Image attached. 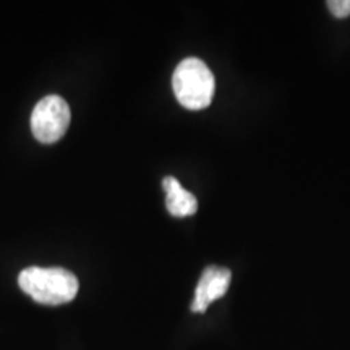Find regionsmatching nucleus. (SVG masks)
<instances>
[{"label": "nucleus", "mask_w": 350, "mask_h": 350, "mask_svg": "<svg viewBox=\"0 0 350 350\" xmlns=\"http://www.w3.org/2000/svg\"><path fill=\"white\" fill-rule=\"evenodd\" d=\"M175 98L190 111L206 109L214 98L216 81L208 65L196 57H188L175 68L172 77Z\"/></svg>", "instance_id": "obj_2"}, {"label": "nucleus", "mask_w": 350, "mask_h": 350, "mask_svg": "<svg viewBox=\"0 0 350 350\" xmlns=\"http://www.w3.org/2000/svg\"><path fill=\"white\" fill-rule=\"evenodd\" d=\"M163 188L165 191V208L174 217H187L196 213L198 201L195 195L187 191L178 180L172 175H167L163 180Z\"/></svg>", "instance_id": "obj_5"}, {"label": "nucleus", "mask_w": 350, "mask_h": 350, "mask_svg": "<svg viewBox=\"0 0 350 350\" xmlns=\"http://www.w3.org/2000/svg\"><path fill=\"white\" fill-rule=\"evenodd\" d=\"M326 5L336 18L342 20L350 16V0H329Z\"/></svg>", "instance_id": "obj_6"}, {"label": "nucleus", "mask_w": 350, "mask_h": 350, "mask_svg": "<svg viewBox=\"0 0 350 350\" xmlns=\"http://www.w3.org/2000/svg\"><path fill=\"white\" fill-rule=\"evenodd\" d=\"M18 286L25 294L42 305L57 306L68 304L78 294L77 275L62 268H39L31 266L18 275Z\"/></svg>", "instance_id": "obj_1"}, {"label": "nucleus", "mask_w": 350, "mask_h": 350, "mask_svg": "<svg viewBox=\"0 0 350 350\" xmlns=\"http://www.w3.org/2000/svg\"><path fill=\"white\" fill-rule=\"evenodd\" d=\"M72 112L68 103L57 94L42 98L31 113L33 137L44 144L59 142L67 133Z\"/></svg>", "instance_id": "obj_3"}, {"label": "nucleus", "mask_w": 350, "mask_h": 350, "mask_svg": "<svg viewBox=\"0 0 350 350\" xmlns=\"http://www.w3.org/2000/svg\"><path fill=\"white\" fill-rule=\"evenodd\" d=\"M230 279L232 273L227 268L208 266L201 274L198 286H196L191 312L204 313L213 301L222 299L230 286Z\"/></svg>", "instance_id": "obj_4"}]
</instances>
